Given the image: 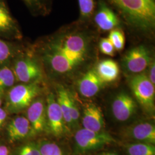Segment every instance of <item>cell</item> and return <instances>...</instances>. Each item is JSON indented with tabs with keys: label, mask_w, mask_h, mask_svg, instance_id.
Segmentation results:
<instances>
[{
	"label": "cell",
	"mask_w": 155,
	"mask_h": 155,
	"mask_svg": "<svg viewBox=\"0 0 155 155\" xmlns=\"http://www.w3.org/2000/svg\"><path fill=\"white\" fill-rule=\"evenodd\" d=\"M97 38L89 24L78 20L39 39L33 48L43 65L56 74L75 71L89 61Z\"/></svg>",
	"instance_id": "obj_1"
},
{
	"label": "cell",
	"mask_w": 155,
	"mask_h": 155,
	"mask_svg": "<svg viewBox=\"0 0 155 155\" xmlns=\"http://www.w3.org/2000/svg\"><path fill=\"white\" fill-rule=\"evenodd\" d=\"M134 33L152 36L155 31V0H105Z\"/></svg>",
	"instance_id": "obj_2"
},
{
	"label": "cell",
	"mask_w": 155,
	"mask_h": 155,
	"mask_svg": "<svg viewBox=\"0 0 155 155\" xmlns=\"http://www.w3.org/2000/svg\"><path fill=\"white\" fill-rule=\"evenodd\" d=\"M22 48L11 63L16 81L23 83L39 82L43 77V64L33 46Z\"/></svg>",
	"instance_id": "obj_3"
},
{
	"label": "cell",
	"mask_w": 155,
	"mask_h": 155,
	"mask_svg": "<svg viewBox=\"0 0 155 155\" xmlns=\"http://www.w3.org/2000/svg\"><path fill=\"white\" fill-rule=\"evenodd\" d=\"M39 93L40 87L36 83H23L13 86L7 94V109L11 113L26 109Z\"/></svg>",
	"instance_id": "obj_4"
},
{
	"label": "cell",
	"mask_w": 155,
	"mask_h": 155,
	"mask_svg": "<svg viewBox=\"0 0 155 155\" xmlns=\"http://www.w3.org/2000/svg\"><path fill=\"white\" fill-rule=\"evenodd\" d=\"M75 149L79 153H86L112 144L116 141L104 131L94 132L84 128L78 130L75 137Z\"/></svg>",
	"instance_id": "obj_5"
},
{
	"label": "cell",
	"mask_w": 155,
	"mask_h": 155,
	"mask_svg": "<svg viewBox=\"0 0 155 155\" xmlns=\"http://www.w3.org/2000/svg\"><path fill=\"white\" fill-rule=\"evenodd\" d=\"M130 87L136 100L144 110L149 113L155 110V85L144 73L133 75L130 79Z\"/></svg>",
	"instance_id": "obj_6"
},
{
	"label": "cell",
	"mask_w": 155,
	"mask_h": 155,
	"mask_svg": "<svg viewBox=\"0 0 155 155\" xmlns=\"http://www.w3.org/2000/svg\"><path fill=\"white\" fill-rule=\"evenodd\" d=\"M152 61L150 49L145 45H139L127 52L122 58V66L126 72L136 75L144 71Z\"/></svg>",
	"instance_id": "obj_7"
},
{
	"label": "cell",
	"mask_w": 155,
	"mask_h": 155,
	"mask_svg": "<svg viewBox=\"0 0 155 155\" xmlns=\"http://www.w3.org/2000/svg\"><path fill=\"white\" fill-rule=\"evenodd\" d=\"M22 31L15 18L12 16L6 0H0V38L20 41Z\"/></svg>",
	"instance_id": "obj_8"
},
{
	"label": "cell",
	"mask_w": 155,
	"mask_h": 155,
	"mask_svg": "<svg viewBox=\"0 0 155 155\" xmlns=\"http://www.w3.org/2000/svg\"><path fill=\"white\" fill-rule=\"evenodd\" d=\"M47 102V127L54 136L61 137L66 132L67 127L60 106L52 93L48 95Z\"/></svg>",
	"instance_id": "obj_9"
},
{
	"label": "cell",
	"mask_w": 155,
	"mask_h": 155,
	"mask_svg": "<svg viewBox=\"0 0 155 155\" xmlns=\"http://www.w3.org/2000/svg\"><path fill=\"white\" fill-rule=\"evenodd\" d=\"M93 18L96 27L102 32H110L114 29L120 28L121 24L120 17L104 0L99 1Z\"/></svg>",
	"instance_id": "obj_10"
},
{
	"label": "cell",
	"mask_w": 155,
	"mask_h": 155,
	"mask_svg": "<svg viewBox=\"0 0 155 155\" xmlns=\"http://www.w3.org/2000/svg\"><path fill=\"white\" fill-rule=\"evenodd\" d=\"M27 119L31 126L29 136L37 135L45 131L47 127V122L43 100H35L31 103L27 110Z\"/></svg>",
	"instance_id": "obj_11"
},
{
	"label": "cell",
	"mask_w": 155,
	"mask_h": 155,
	"mask_svg": "<svg viewBox=\"0 0 155 155\" xmlns=\"http://www.w3.org/2000/svg\"><path fill=\"white\" fill-rule=\"evenodd\" d=\"M136 102L129 94L121 92L117 94L113 101L112 113L118 121L124 122L133 116L137 110Z\"/></svg>",
	"instance_id": "obj_12"
},
{
	"label": "cell",
	"mask_w": 155,
	"mask_h": 155,
	"mask_svg": "<svg viewBox=\"0 0 155 155\" xmlns=\"http://www.w3.org/2000/svg\"><path fill=\"white\" fill-rule=\"evenodd\" d=\"M83 128L94 132L104 131L105 121L100 107L93 104H87L83 109Z\"/></svg>",
	"instance_id": "obj_13"
},
{
	"label": "cell",
	"mask_w": 155,
	"mask_h": 155,
	"mask_svg": "<svg viewBox=\"0 0 155 155\" xmlns=\"http://www.w3.org/2000/svg\"><path fill=\"white\" fill-rule=\"evenodd\" d=\"M125 135L139 143L154 145L155 127L150 122H140L126 129Z\"/></svg>",
	"instance_id": "obj_14"
},
{
	"label": "cell",
	"mask_w": 155,
	"mask_h": 155,
	"mask_svg": "<svg viewBox=\"0 0 155 155\" xmlns=\"http://www.w3.org/2000/svg\"><path fill=\"white\" fill-rule=\"evenodd\" d=\"M104 83L95 70L92 69L86 72L81 78L78 83V89L82 96L91 98L100 91Z\"/></svg>",
	"instance_id": "obj_15"
},
{
	"label": "cell",
	"mask_w": 155,
	"mask_h": 155,
	"mask_svg": "<svg viewBox=\"0 0 155 155\" xmlns=\"http://www.w3.org/2000/svg\"><path fill=\"white\" fill-rule=\"evenodd\" d=\"M6 130L9 140L12 142H15L29 136L31 132V126L27 118L17 117L8 124Z\"/></svg>",
	"instance_id": "obj_16"
},
{
	"label": "cell",
	"mask_w": 155,
	"mask_h": 155,
	"mask_svg": "<svg viewBox=\"0 0 155 155\" xmlns=\"http://www.w3.org/2000/svg\"><path fill=\"white\" fill-rule=\"evenodd\" d=\"M94 70L104 83L115 81L119 77L120 72L118 63L110 59H106L100 61Z\"/></svg>",
	"instance_id": "obj_17"
},
{
	"label": "cell",
	"mask_w": 155,
	"mask_h": 155,
	"mask_svg": "<svg viewBox=\"0 0 155 155\" xmlns=\"http://www.w3.org/2000/svg\"><path fill=\"white\" fill-rule=\"evenodd\" d=\"M20 41H11L0 38V67L11 64L22 48Z\"/></svg>",
	"instance_id": "obj_18"
},
{
	"label": "cell",
	"mask_w": 155,
	"mask_h": 155,
	"mask_svg": "<svg viewBox=\"0 0 155 155\" xmlns=\"http://www.w3.org/2000/svg\"><path fill=\"white\" fill-rule=\"evenodd\" d=\"M72 97L63 87H59L57 91V102L60 106L67 129L73 127L71 118V102Z\"/></svg>",
	"instance_id": "obj_19"
},
{
	"label": "cell",
	"mask_w": 155,
	"mask_h": 155,
	"mask_svg": "<svg viewBox=\"0 0 155 155\" xmlns=\"http://www.w3.org/2000/svg\"><path fill=\"white\" fill-rule=\"evenodd\" d=\"M31 13L36 16H45L51 9V0H22Z\"/></svg>",
	"instance_id": "obj_20"
},
{
	"label": "cell",
	"mask_w": 155,
	"mask_h": 155,
	"mask_svg": "<svg viewBox=\"0 0 155 155\" xmlns=\"http://www.w3.org/2000/svg\"><path fill=\"white\" fill-rule=\"evenodd\" d=\"M15 81L11 64L0 67V97L11 89Z\"/></svg>",
	"instance_id": "obj_21"
},
{
	"label": "cell",
	"mask_w": 155,
	"mask_h": 155,
	"mask_svg": "<svg viewBox=\"0 0 155 155\" xmlns=\"http://www.w3.org/2000/svg\"><path fill=\"white\" fill-rule=\"evenodd\" d=\"M80 16L79 21L89 24L93 18L95 11V0H78Z\"/></svg>",
	"instance_id": "obj_22"
},
{
	"label": "cell",
	"mask_w": 155,
	"mask_h": 155,
	"mask_svg": "<svg viewBox=\"0 0 155 155\" xmlns=\"http://www.w3.org/2000/svg\"><path fill=\"white\" fill-rule=\"evenodd\" d=\"M128 155H155L154 145L145 143L128 144L127 147Z\"/></svg>",
	"instance_id": "obj_23"
},
{
	"label": "cell",
	"mask_w": 155,
	"mask_h": 155,
	"mask_svg": "<svg viewBox=\"0 0 155 155\" xmlns=\"http://www.w3.org/2000/svg\"><path fill=\"white\" fill-rule=\"evenodd\" d=\"M107 38L113 45L116 51H121L124 50L125 44V36L121 28H116L110 31Z\"/></svg>",
	"instance_id": "obj_24"
},
{
	"label": "cell",
	"mask_w": 155,
	"mask_h": 155,
	"mask_svg": "<svg viewBox=\"0 0 155 155\" xmlns=\"http://www.w3.org/2000/svg\"><path fill=\"white\" fill-rule=\"evenodd\" d=\"M39 147L40 155H64L61 148L54 143L43 141Z\"/></svg>",
	"instance_id": "obj_25"
},
{
	"label": "cell",
	"mask_w": 155,
	"mask_h": 155,
	"mask_svg": "<svg viewBox=\"0 0 155 155\" xmlns=\"http://www.w3.org/2000/svg\"><path fill=\"white\" fill-rule=\"evenodd\" d=\"M15 155H40L39 145L34 143L22 145L16 150Z\"/></svg>",
	"instance_id": "obj_26"
},
{
	"label": "cell",
	"mask_w": 155,
	"mask_h": 155,
	"mask_svg": "<svg viewBox=\"0 0 155 155\" xmlns=\"http://www.w3.org/2000/svg\"><path fill=\"white\" fill-rule=\"evenodd\" d=\"M99 48L101 53L106 55L113 56L115 55L116 50L108 38H103L99 41Z\"/></svg>",
	"instance_id": "obj_27"
},
{
	"label": "cell",
	"mask_w": 155,
	"mask_h": 155,
	"mask_svg": "<svg viewBox=\"0 0 155 155\" xmlns=\"http://www.w3.org/2000/svg\"><path fill=\"white\" fill-rule=\"evenodd\" d=\"M79 112L77 106L76 105L74 100L72 98L71 102V118L72 120L73 127H75L77 125L79 121Z\"/></svg>",
	"instance_id": "obj_28"
},
{
	"label": "cell",
	"mask_w": 155,
	"mask_h": 155,
	"mask_svg": "<svg viewBox=\"0 0 155 155\" xmlns=\"http://www.w3.org/2000/svg\"><path fill=\"white\" fill-rule=\"evenodd\" d=\"M149 73L148 75V78L150 80V81L153 84H155V61H152L150 64L149 66Z\"/></svg>",
	"instance_id": "obj_29"
},
{
	"label": "cell",
	"mask_w": 155,
	"mask_h": 155,
	"mask_svg": "<svg viewBox=\"0 0 155 155\" xmlns=\"http://www.w3.org/2000/svg\"><path fill=\"white\" fill-rule=\"evenodd\" d=\"M6 117H7L6 111L0 107V129L5 121Z\"/></svg>",
	"instance_id": "obj_30"
},
{
	"label": "cell",
	"mask_w": 155,
	"mask_h": 155,
	"mask_svg": "<svg viewBox=\"0 0 155 155\" xmlns=\"http://www.w3.org/2000/svg\"><path fill=\"white\" fill-rule=\"evenodd\" d=\"M9 150L5 145H0V155H9Z\"/></svg>",
	"instance_id": "obj_31"
},
{
	"label": "cell",
	"mask_w": 155,
	"mask_h": 155,
	"mask_svg": "<svg viewBox=\"0 0 155 155\" xmlns=\"http://www.w3.org/2000/svg\"><path fill=\"white\" fill-rule=\"evenodd\" d=\"M98 155H118V154L116 151H107L100 153Z\"/></svg>",
	"instance_id": "obj_32"
},
{
	"label": "cell",
	"mask_w": 155,
	"mask_h": 155,
	"mask_svg": "<svg viewBox=\"0 0 155 155\" xmlns=\"http://www.w3.org/2000/svg\"><path fill=\"white\" fill-rule=\"evenodd\" d=\"M1 104H2V101H1V97H0V106H1Z\"/></svg>",
	"instance_id": "obj_33"
}]
</instances>
